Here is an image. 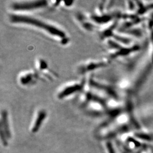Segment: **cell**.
Instances as JSON below:
<instances>
[{"label":"cell","mask_w":153,"mask_h":153,"mask_svg":"<svg viewBox=\"0 0 153 153\" xmlns=\"http://www.w3.org/2000/svg\"><path fill=\"white\" fill-rule=\"evenodd\" d=\"M1 131L6 136V137L10 138L11 136L10 131L9 129L7 112L5 110H4L1 112Z\"/></svg>","instance_id":"52a82bcc"},{"label":"cell","mask_w":153,"mask_h":153,"mask_svg":"<svg viewBox=\"0 0 153 153\" xmlns=\"http://www.w3.org/2000/svg\"><path fill=\"white\" fill-rule=\"evenodd\" d=\"M85 84L86 82H85V81L67 84L59 90L57 94V97L60 100L71 97L77 93L82 91L85 86Z\"/></svg>","instance_id":"3957f363"},{"label":"cell","mask_w":153,"mask_h":153,"mask_svg":"<svg viewBox=\"0 0 153 153\" xmlns=\"http://www.w3.org/2000/svg\"><path fill=\"white\" fill-rule=\"evenodd\" d=\"M136 137H137V138H139L140 140H143L144 141H150L151 140H153V136L150 134L143 131L136 133Z\"/></svg>","instance_id":"9c48e42d"},{"label":"cell","mask_w":153,"mask_h":153,"mask_svg":"<svg viewBox=\"0 0 153 153\" xmlns=\"http://www.w3.org/2000/svg\"><path fill=\"white\" fill-rule=\"evenodd\" d=\"M47 116V112L44 109H40L39 111L35 120L34 121V123L33 124V129L32 131L33 133L37 132L42 124H43L45 119L46 118Z\"/></svg>","instance_id":"ba28073f"},{"label":"cell","mask_w":153,"mask_h":153,"mask_svg":"<svg viewBox=\"0 0 153 153\" xmlns=\"http://www.w3.org/2000/svg\"><path fill=\"white\" fill-rule=\"evenodd\" d=\"M109 61L95 60L89 61L83 63L78 66L77 71L79 74H85L90 71H96L98 69L105 67L108 64Z\"/></svg>","instance_id":"277c9868"},{"label":"cell","mask_w":153,"mask_h":153,"mask_svg":"<svg viewBox=\"0 0 153 153\" xmlns=\"http://www.w3.org/2000/svg\"><path fill=\"white\" fill-rule=\"evenodd\" d=\"M107 146V148H108V150L109 151V153H114V151L112 147V145L110 143H108Z\"/></svg>","instance_id":"30bf717a"},{"label":"cell","mask_w":153,"mask_h":153,"mask_svg":"<svg viewBox=\"0 0 153 153\" xmlns=\"http://www.w3.org/2000/svg\"><path fill=\"white\" fill-rule=\"evenodd\" d=\"M38 78L39 75L37 73L33 71H27L20 74L19 82L23 86H28L35 84Z\"/></svg>","instance_id":"5b68a950"},{"label":"cell","mask_w":153,"mask_h":153,"mask_svg":"<svg viewBox=\"0 0 153 153\" xmlns=\"http://www.w3.org/2000/svg\"><path fill=\"white\" fill-rule=\"evenodd\" d=\"M76 18L82 27L85 30L88 31H91L94 30V26L93 22L90 18H88L82 13H76Z\"/></svg>","instance_id":"8992f818"},{"label":"cell","mask_w":153,"mask_h":153,"mask_svg":"<svg viewBox=\"0 0 153 153\" xmlns=\"http://www.w3.org/2000/svg\"><path fill=\"white\" fill-rule=\"evenodd\" d=\"M9 20L14 24H22L37 28L52 36V37L60 40V42L63 44H67L69 42V39L63 30L38 18L25 14L13 13L9 16Z\"/></svg>","instance_id":"6da1fadb"},{"label":"cell","mask_w":153,"mask_h":153,"mask_svg":"<svg viewBox=\"0 0 153 153\" xmlns=\"http://www.w3.org/2000/svg\"><path fill=\"white\" fill-rule=\"evenodd\" d=\"M48 1H17L11 5V9L16 12H25L44 9L48 6Z\"/></svg>","instance_id":"7a4b0ae2"}]
</instances>
